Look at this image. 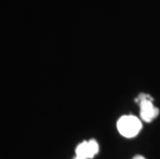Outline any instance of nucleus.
Wrapping results in <instances>:
<instances>
[{
  "label": "nucleus",
  "instance_id": "nucleus-1",
  "mask_svg": "<svg viewBox=\"0 0 160 159\" xmlns=\"http://www.w3.org/2000/svg\"><path fill=\"white\" fill-rule=\"evenodd\" d=\"M142 127V121L132 115L122 116L117 122L118 131L125 137L131 138L137 137Z\"/></svg>",
  "mask_w": 160,
  "mask_h": 159
},
{
  "label": "nucleus",
  "instance_id": "nucleus-2",
  "mask_svg": "<svg viewBox=\"0 0 160 159\" xmlns=\"http://www.w3.org/2000/svg\"><path fill=\"white\" fill-rule=\"evenodd\" d=\"M135 102L139 104V115L142 120L150 123L159 115V109L156 107L153 103V97L149 94L141 93L135 98Z\"/></svg>",
  "mask_w": 160,
  "mask_h": 159
},
{
  "label": "nucleus",
  "instance_id": "nucleus-3",
  "mask_svg": "<svg viewBox=\"0 0 160 159\" xmlns=\"http://www.w3.org/2000/svg\"><path fill=\"white\" fill-rule=\"evenodd\" d=\"M99 151V146L95 140L84 141L76 148V155L79 157L89 159L94 157Z\"/></svg>",
  "mask_w": 160,
  "mask_h": 159
},
{
  "label": "nucleus",
  "instance_id": "nucleus-4",
  "mask_svg": "<svg viewBox=\"0 0 160 159\" xmlns=\"http://www.w3.org/2000/svg\"><path fill=\"white\" fill-rule=\"evenodd\" d=\"M132 159H146L144 156H142V155H137V156H134Z\"/></svg>",
  "mask_w": 160,
  "mask_h": 159
},
{
  "label": "nucleus",
  "instance_id": "nucleus-5",
  "mask_svg": "<svg viewBox=\"0 0 160 159\" xmlns=\"http://www.w3.org/2000/svg\"><path fill=\"white\" fill-rule=\"evenodd\" d=\"M74 159H86V158H83V157H79V156H76Z\"/></svg>",
  "mask_w": 160,
  "mask_h": 159
}]
</instances>
